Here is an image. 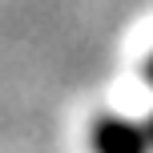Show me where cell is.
Wrapping results in <instances>:
<instances>
[{
	"mask_svg": "<svg viewBox=\"0 0 153 153\" xmlns=\"http://www.w3.org/2000/svg\"><path fill=\"white\" fill-rule=\"evenodd\" d=\"M69 153H153V8L125 24L105 81L76 105Z\"/></svg>",
	"mask_w": 153,
	"mask_h": 153,
	"instance_id": "obj_1",
	"label": "cell"
}]
</instances>
